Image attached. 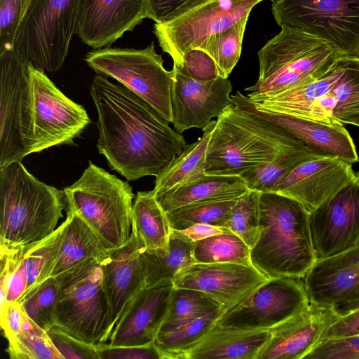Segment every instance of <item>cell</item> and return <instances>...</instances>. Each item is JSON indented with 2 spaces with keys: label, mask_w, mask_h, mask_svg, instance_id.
<instances>
[{
  "label": "cell",
  "mask_w": 359,
  "mask_h": 359,
  "mask_svg": "<svg viewBox=\"0 0 359 359\" xmlns=\"http://www.w3.org/2000/svg\"><path fill=\"white\" fill-rule=\"evenodd\" d=\"M90 95L97 113L98 151L127 180L157 177L187 144L141 97L104 75L93 78Z\"/></svg>",
  "instance_id": "1"
},
{
  "label": "cell",
  "mask_w": 359,
  "mask_h": 359,
  "mask_svg": "<svg viewBox=\"0 0 359 359\" xmlns=\"http://www.w3.org/2000/svg\"><path fill=\"white\" fill-rule=\"evenodd\" d=\"M302 149L309 148L284 128L233 104L217 118L206 151L205 173L240 176L282 154Z\"/></svg>",
  "instance_id": "2"
},
{
  "label": "cell",
  "mask_w": 359,
  "mask_h": 359,
  "mask_svg": "<svg viewBox=\"0 0 359 359\" xmlns=\"http://www.w3.org/2000/svg\"><path fill=\"white\" fill-rule=\"evenodd\" d=\"M309 214L293 198L276 192L260 193L259 233L250 249V260L268 279L303 278L314 264Z\"/></svg>",
  "instance_id": "3"
},
{
  "label": "cell",
  "mask_w": 359,
  "mask_h": 359,
  "mask_svg": "<svg viewBox=\"0 0 359 359\" xmlns=\"http://www.w3.org/2000/svg\"><path fill=\"white\" fill-rule=\"evenodd\" d=\"M0 251L20 250L51 234L67 205L64 190L48 185L21 161L0 168Z\"/></svg>",
  "instance_id": "4"
},
{
  "label": "cell",
  "mask_w": 359,
  "mask_h": 359,
  "mask_svg": "<svg viewBox=\"0 0 359 359\" xmlns=\"http://www.w3.org/2000/svg\"><path fill=\"white\" fill-rule=\"evenodd\" d=\"M257 54L258 79L245 89L253 103L316 80L340 56L325 41L287 26L281 27Z\"/></svg>",
  "instance_id": "5"
},
{
  "label": "cell",
  "mask_w": 359,
  "mask_h": 359,
  "mask_svg": "<svg viewBox=\"0 0 359 359\" xmlns=\"http://www.w3.org/2000/svg\"><path fill=\"white\" fill-rule=\"evenodd\" d=\"M67 208L77 213L107 249L123 245L130 237L131 186L91 161L80 178L64 189Z\"/></svg>",
  "instance_id": "6"
},
{
  "label": "cell",
  "mask_w": 359,
  "mask_h": 359,
  "mask_svg": "<svg viewBox=\"0 0 359 359\" xmlns=\"http://www.w3.org/2000/svg\"><path fill=\"white\" fill-rule=\"evenodd\" d=\"M59 284L56 325L89 343H107L112 318L98 259H90L53 277Z\"/></svg>",
  "instance_id": "7"
},
{
  "label": "cell",
  "mask_w": 359,
  "mask_h": 359,
  "mask_svg": "<svg viewBox=\"0 0 359 359\" xmlns=\"http://www.w3.org/2000/svg\"><path fill=\"white\" fill-rule=\"evenodd\" d=\"M82 0H32L18 28L13 50L29 65L59 70L77 34Z\"/></svg>",
  "instance_id": "8"
},
{
  "label": "cell",
  "mask_w": 359,
  "mask_h": 359,
  "mask_svg": "<svg viewBox=\"0 0 359 359\" xmlns=\"http://www.w3.org/2000/svg\"><path fill=\"white\" fill-rule=\"evenodd\" d=\"M85 61L97 74L116 79L172 123L173 71L164 68V60L156 52L154 42L143 49H95L86 54Z\"/></svg>",
  "instance_id": "9"
},
{
  "label": "cell",
  "mask_w": 359,
  "mask_h": 359,
  "mask_svg": "<svg viewBox=\"0 0 359 359\" xmlns=\"http://www.w3.org/2000/svg\"><path fill=\"white\" fill-rule=\"evenodd\" d=\"M272 13L287 26L323 39L340 56L359 57V0H274Z\"/></svg>",
  "instance_id": "10"
},
{
  "label": "cell",
  "mask_w": 359,
  "mask_h": 359,
  "mask_svg": "<svg viewBox=\"0 0 359 359\" xmlns=\"http://www.w3.org/2000/svg\"><path fill=\"white\" fill-rule=\"evenodd\" d=\"M32 149L29 65L9 49L0 54V168Z\"/></svg>",
  "instance_id": "11"
},
{
  "label": "cell",
  "mask_w": 359,
  "mask_h": 359,
  "mask_svg": "<svg viewBox=\"0 0 359 359\" xmlns=\"http://www.w3.org/2000/svg\"><path fill=\"white\" fill-rule=\"evenodd\" d=\"M262 1L208 0L170 20L156 22L154 33L163 51L172 58L173 67L177 68L187 51L198 48L210 35L249 16Z\"/></svg>",
  "instance_id": "12"
},
{
  "label": "cell",
  "mask_w": 359,
  "mask_h": 359,
  "mask_svg": "<svg viewBox=\"0 0 359 359\" xmlns=\"http://www.w3.org/2000/svg\"><path fill=\"white\" fill-rule=\"evenodd\" d=\"M29 72L32 152L73 144L90 123L86 109L65 95L45 72L31 65Z\"/></svg>",
  "instance_id": "13"
},
{
  "label": "cell",
  "mask_w": 359,
  "mask_h": 359,
  "mask_svg": "<svg viewBox=\"0 0 359 359\" xmlns=\"http://www.w3.org/2000/svg\"><path fill=\"white\" fill-rule=\"evenodd\" d=\"M309 304L302 278H270L241 304L226 311L217 324L238 330H269Z\"/></svg>",
  "instance_id": "14"
},
{
  "label": "cell",
  "mask_w": 359,
  "mask_h": 359,
  "mask_svg": "<svg viewBox=\"0 0 359 359\" xmlns=\"http://www.w3.org/2000/svg\"><path fill=\"white\" fill-rule=\"evenodd\" d=\"M316 259L359 245V184L355 180L309 214Z\"/></svg>",
  "instance_id": "15"
},
{
  "label": "cell",
  "mask_w": 359,
  "mask_h": 359,
  "mask_svg": "<svg viewBox=\"0 0 359 359\" xmlns=\"http://www.w3.org/2000/svg\"><path fill=\"white\" fill-rule=\"evenodd\" d=\"M171 92L174 129L182 133L192 128L203 129L233 104L228 78L204 81L191 79L173 69Z\"/></svg>",
  "instance_id": "16"
},
{
  "label": "cell",
  "mask_w": 359,
  "mask_h": 359,
  "mask_svg": "<svg viewBox=\"0 0 359 359\" xmlns=\"http://www.w3.org/2000/svg\"><path fill=\"white\" fill-rule=\"evenodd\" d=\"M252 265L237 263H196L180 271L173 279L175 288L201 291L232 309L266 281Z\"/></svg>",
  "instance_id": "17"
},
{
  "label": "cell",
  "mask_w": 359,
  "mask_h": 359,
  "mask_svg": "<svg viewBox=\"0 0 359 359\" xmlns=\"http://www.w3.org/2000/svg\"><path fill=\"white\" fill-rule=\"evenodd\" d=\"M355 179L351 163L336 156H319L294 168L272 192L296 200L310 212Z\"/></svg>",
  "instance_id": "18"
},
{
  "label": "cell",
  "mask_w": 359,
  "mask_h": 359,
  "mask_svg": "<svg viewBox=\"0 0 359 359\" xmlns=\"http://www.w3.org/2000/svg\"><path fill=\"white\" fill-rule=\"evenodd\" d=\"M339 317L333 306L309 302L302 311L269 329L271 337L256 359H304Z\"/></svg>",
  "instance_id": "19"
},
{
  "label": "cell",
  "mask_w": 359,
  "mask_h": 359,
  "mask_svg": "<svg viewBox=\"0 0 359 359\" xmlns=\"http://www.w3.org/2000/svg\"><path fill=\"white\" fill-rule=\"evenodd\" d=\"M172 282H161L141 289L130 301L114 327L109 344L143 345L155 341L165 318Z\"/></svg>",
  "instance_id": "20"
},
{
  "label": "cell",
  "mask_w": 359,
  "mask_h": 359,
  "mask_svg": "<svg viewBox=\"0 0 359 359\" xmlns=\"http://www.w3.org/2000/svg\"><path fill=\"white\" fill-rule=\"evenodd\" d=\"M231 97L234 104L284 128L318 155L336 156L351 164L359 161L353 140L342 123L328 124L259 111L239 90Z\"/></svg>",
  "instance_id": "21"
},
{
  "label": "cell",
  "mask_w": 359,
  "mask_h": 359,
  "mask_svg": "<svg viewBox=\"0 0 359 359\" xmlns=\"http://www.w3.org/2000/svg\"><path fill=\"white\" fill-rule=\"evenodd\" d=\"M144 246L131 231L121 246L107 249L98 259L109 302L113 328L133 297L146 287Z\"/></svg>",
  "instance_id": "22"
},
{
  "label": "cell",
  "mask_w": 359,
  "mask_h": 359,
  "mask_svg": "<svg viewBox=\"0 0 359 359\" xmlns=\"http://www.w3.org/2000/svg\"><path fill=\"white\" fill-rule=\"evenodd\" d=\"M147 18L146 0H82L77 34L88 46H109Z\"/></svg>",
  "instance_id": "23"
},
{
  "label": "cell",
  "mask_w": 359,
  "mask_h": 359,
  "mask_svg": "<svg viewBox=\"0 0 359 359\" xmlns=\"http://www.w3.org/2000/svg\"><path fill=\"white\" fill-rule=\"evenodd\" d=\"M310 303L333 306L359 285V245L316 259L302 278Z\"/></svg>",
  "instance_id": "24"
},
{
  "label": "cell",
  "mask_w": 359,
  "mask_h": 359,
  "mask_svg": "<svg viewBox=\"0 0 359 359\" xmlns=\"http://www.w3.org/2000/svg\"><path fill=\"white\" fill-rule=\"evenodd\" d=\"M270 337V330H238L216 323L177 359H256Z\"/></svg>",
  "instance_id": "25"
},
{
  "label": "cell",
  "mask_w": 359,
  "mask_h": 359,
  "mask_svg": "<svg viewBox=\"0 0 359 359\" xmlns=\"http://www.w3.org/2000/svg\"><path fill=\"white\" fill-rule=\"evenodd\" d=\"M348 56H339L330 67L316 80L276 93L257 103L255 107L269 111L311 120L314 102L327 94L342 75Z\"/></svg>",
  "instance_id": "26"
},
{
  "label": "cell",
  "mask_w": 359,
  "mask_h": 359,
  "mask_svg": "<svg viewBox=\"0 0 359 359\" xmlns=\"http://www.w3.org/2000/svg\"><path fill=\"white\" fill-rule=\"evenodd\" d=\"M248 190L245 181L239 175L205 173L198 179L155 196L168 213L191 203L237 198Z\"/></svg>",
  "instance_id": "27"
},
{
  "label": "cell",
  "mask_w": 359,
  "mask_h": 359,
  "mask_svg": "<svg viewBox=\"0 0 359 359\" xmlns=\"http://www.w3.org/2000/svg\"><path fill=\"white\" fill-rule=\"evenodd\" d=\"M50 277H55L90 259H99L107 248L92 229L72 209L68 208Z\"/></svg>",
  "instance_id": "28"
},
{
  "label": "cell",
  "mask_w": 359,
  "mask_h": 359,
  "mask_svg": "<svg viewBox=\"0 0 359 359\" xmlns=\"http://www.w3.org/2000/svg\"><path fill=\"white\" fill-rule=\"evenodd\" d=\"M131 224V231L145 251L163 252L168 250L172 229L153 190L137 192L133 204Z\"/></svg>",
  "instance_id": "29"
},
{
  "label": "cell",
  "mask_w": 359,
  "mask_h": 359,
  "mask_svg": "<svg viewBox=\"0 0 359 359\" xmlns=\"http://www.w3.org/2000/svg\"><path fill=\"white\" fill-rule=\"evenodd\" d=\"M216 121H211L202 130L201 137L187 144L182 153L155 180L153 189L161 194L198 179L205 174L206 151Z\"/></svg>",
  "instance_id": "30"
},
{
  "label": "cell",
  "mask_w": 359,
  "mask_h": 359,
  "mask_svg": "<svg viewBox=\"0 0 359 359\" xmlns=\"http://www.w3.org/2000/svg\"><path fill=\"white\" fill-rule=\"evenodd\" d=\"M142 259L146 287L165 281L172 282L180 271L196 263L193 242L175 230L172 231L167 252H149L144 250Z\"/></svg>",
  "instance_id": "31"
},
{
  "label": "cell",
  "mask_w": 359,
  "mask_h": 359,
  "mask_svg": "<svg viewBox=\"0 0 359 359\" xmlns=\"http://www.w3.org/2000/svg\"><path fill=\"white\" fill-rule=\"evenodd\" d=\"M222 310L228 311L224 304L201 291L174 287L158 334L171 332L193 320Z\"/></svg>",
  "instance_id": "32"
},
{
  "label": "cell",
  "mask_w": 359,
  "mask_h": 359,
  "mask_svg": "<svg viewBox=\"0 0 359 359\" xmlns=\"http://www.w3.org/2000/svg\"><path fill=\"white\" fill-rule=\"evenodd\" d=\"M319 156H324L309 149L292 150L280 154L271 162L250 169L240 176L249 189L272 192L276 184L294 168L305 161Z\"/></svg>",
  "instance_id": "33"
},
{
  "label": "cell",
  "mask_w": 359,
  "mask_h": 359,
  "mask_svg": "<svg viewBox=\"0 0 359 359\" xmlns=\"http://www.w3.org/2000/svg\"><path fill=\"white\" fill-rule=\"evenodd\" d=\"M246 16L228 28L210 35L196 48L205 51L215 61L219 76L228 78L238 63L242 50Z\"/></svg>",
  "instance_id": "34"
},
{
  "label": "cell",
  "mask_w": 359,
  "mask_h": 359,
  "mask_svg": "<svg viewBox=\"0 0 359 359\" xmlns=\"http://www.w3.org/2000/svg\"><path fill=\"white\" fill-rule=\"evenodd\" d=\"M22 330L7 339L6 351L11 359H63L47 332L35 324L22 309Z\"/></svg>",
  "instance_id": "35"
},
{
  "label": "cell",
  "mask_w": 359,
  "mask_h": 359,
  "mask_svg": "<svg viewBox=\"0 0 359 359\" xmlns=\"http://www.w3.org/2000/svg\"><path fill=\"white\" fill-rule=\"evenodd\" d=\"M237 198L191 203L166 214L172 230L180 231L198 224L227 228Z\"/></svg>",
  "instance_id": "36"
},
{
  "label": "cell",
  "mask_w": 359,
  "mask_h": 359,
  "mask_svg": "<svg viewBox=\"0 0 359 359\" xmlns=\"http://www.w3.org/2000/svg\"><path fill=\"white\" fill-rule=\"evenodd\" d=\"M196 263H237L252 265L250 247L232 232L193 242Z\"/></svg>",
  "instance_id": "37"
},
{
  "label": "cell",
  "mask_w": 359,
  "mask_h": 359,
  "mask_svg": "<svg viewBox=\"0 0 359 359\" xmlns=\"http://www.w3.org/2000/svg\"><path fill=\"white\" fill-rule=\"evenodd\" d=\"M58 299V281L51 277L41 283L20 304L27 316L47 331L56 325Z\"/></svg>",
  "instance_id": "38"
},
{
  "label": "cell",
  "mask_w": 359,
  "mask_h": 359,
  "mask_svg": "<svg viewBox=\"0 0 359 359\" xmlns=\"http://www.w3.org/2000/svg\"><path fill=\"white\" fill-rule=\"evenodd\" d=\"M226 311L222 310L193 320L171 332L158 334L154 341L169 359H177L178 353L201 339Z\"/></svg>",
  "instance_id": "39"
},
{
  "label": "cell",
  "mask_w": 359,
  "mask_h": 359,
  "mask_svg": "<svg viewBox=\"0 0 359 359\" xmlns=\"http://www.w3.org/2000/svg\"><path fill=\"white\" fill-rule=\"evenodd\" d=\"M330 93L336 104L334 121L344 123L359 113V57H347L344 72Z\"/></svg>",
  "instance_id": "40"
},
{
  "label": "cell",
  "mask_w": 359,
  "mask_h": 359,
  "mask_svg": "<svg viewBox=\"0 0 359 359\" xmlns=\"http://www.w3.org/2000/svg\"><path fill=\"white\" fill-rule=\"evenodd\" d=\"M260 193L249 189L237 198L227 226L250 249L259 238Z\"/></svg>",
  "instance_id": "41"
},
{
  "label": "cell",
  "mask_w": 359,
  "mask_h": 359,
  "mask_svg": "<svg viewBox=\"0 0 359 359\" xmlns=\"http://www.w3.org/2000/svg\"><path fill=\"white\" fill-rule=\"evenodd\" d=\"M32 0H0V54L13 49L15 34Z\"/></svg>",
  "instance_id": "42"
},
{
  "label": "cell",
  "mask_w": 359,
  "mask_h": 359,
  "mask_svg": "<svg viewBox=\"0 0 359 359\" xmlns=\"http://www.w3.org/2000/svg\"><path fill=\"white\" fill-rule=\"evenodd\" d=\"M304 359H359V335L324 339Z\"/></svg>",
  "instance_id": "43"
},
{
  "label": "cell",
  "mask_w": 359,
  "mask_h": 359,
  "mask_svg": "<svg viewBox=\"0 0 359 359\" xmlns=\"http://www.w3.org/2000/svg\"><path fill=\"white\" fill-rule=\"evenodd\" d=\"M46 332L63 359H98L95 344L83 341L57 325Z\"/></svg>",
  "instance_id": "44"
},
{
  "label": "cell",
  "mask_w": 359,
  "mask_h": 359,
  "mask_svg": "<svg viewBox=\"0 0 359 359\" xmlns=\"http://www.w3.org/2000/svg\"><path fill=\"white\" fill-rule=\"evenodd\" d=\"M95 345L98 359H169L155 341L137 346H112L104 342Z\"/></svg>",
  "instance_id": "45"
},
{
  "label": "cell",
  "mask_w": 359,
  "mask_h": 359,
  "mask_svg": "<svg viewBox=\"0 0 359 359\" xmlns=\"http://www.w3.org/2000/svg\"><path fill=\"white\" fill-rule=\"evenodd\" d=\"M172 68L198 81H208L220 76L213 59L200 48L190 49L184 55L181 65Z\"/></svg>",
  "instance_id": "46"
},
{
  "label": "cell",
  "mask_w": 359,
  "mask_h": 359,
  "mask_svg": "<svg viewBox=\"0 0 359 359\" xmlns=\"http://www.w3.org/2000/svg\"><path fill=\"white\" fill-rule=\"evenodd\" d=\"M208 0H146L147 18L156 23L170 20Z\"/></svg>",
  "instance_id": "47"
},
{
  "label": "cell",
  "mask_w": 359,
  "mask_h": 359,
  "mask_svg": "<svg viewBox=\"0 0 359 359\" xmlns=\"http://www.w3.org/2000/svg\"><path fill=\"white\" fill-rule=\"evenodd\" d=\"M359 335V309L339 316L323 333L322 339Z\"/></svg>",
  "instance_id": "48"
},
{
  "label": "cell",
  "mask_w": 359,
  "mask_h": 359,
  "mask_svg": "<svg viewBox=\"0 0 359 359\" xmlns=\"http://www.w3.org/2000/svg\"><path fill=\"white\" fill-rule=\"evenodd\" d=\"M0 310L1 327L4 337L8 339L19 333L22 330V308L20 304L16 302H7Z\"/></svg>",
  "instance_id": "49"
},
{
  "label": "cell",
  "mask_w": 359,
  "mask_h": 359,
  "mask_svg": "<svg viewBox=\"0 0 359 359\" xmlns=\"http://www.w3.org/2000/svg\"><path fill=\"white\" fill-rule=\"evenodd\" d=\"M27 287V278L24 272L20 253V261L9 278L6 303L13 302L20 303L26 292Z\"/></svg>",
  "instance_id": "50"
},
{
  "label": "cell",
  "mask_w": 359,
  "mask_h": 359,
  "mask_svg": "<svg viewBox=\"0 0 359 359\" xmlns=\"http://www.w3.org/2000/svg\"><path fill=\"white\" fill-rule=\"evenodd\" d=\"M177 231L191 242H196L213 236L231 232L226 227L208 224H198Z\"/></svg>",
  "instance_id": "51"
},
{
  "label": "cell",
  "mask_w": 359,
  "mask_h": 359,
  "mask_svg": "<svg viewBox=\"0 0 359 359\" xmlns=\"http://www.w3.org/2000/svg\"><path fill=\"white\" fill-rule=\"evenodd\" d=\"M339 316H342L359 309V285L342 301L333 306Z\"/></svg>",
  "instance_id": "52"
},
{
  "label": "cell",
  "mask_w": 359,
  "mask_h": 359,
  "mask_svg": "<svg viewBox=\"0 0 359 359\" xmlns=\"http://www.w3.org/2000/svg\"><path fill=\"white\" fill-rule=\"evenodd\" d=\"M344 123L352 124L359 127V113L349 117Z\"/></svg>",
  "instance_id": "53"
},
{
  "label": "cell",
  "mask_w": 359,
  "mask_h": 359,
  "mask_svg": "<svg viewBox=\"0 0 359 359\" xmlns=\"http://www.w3.org/2000/svg\"><path fill=\"white\" fill-rule=\"evenodd\" d=\"M356 175V179H355V181L358 182V184H359V172H358L357 174H355Z\"/></svg>",
  "instance_id": "54"
},
{
  "label": "cell",
  "mask_w": 359,
  "mask_h": 359,
  "mask_svg": "<svg viewBox=\"0 0 359 359\" xmlns=\"http://www.w3.org/2000/svg\"><path fill=\"white\" fill-rule=\"evenodd\" d=\"M272 1H273L274 0H271Z\"/></svg>",
  "instance_id": "55"
}]
</instances>
